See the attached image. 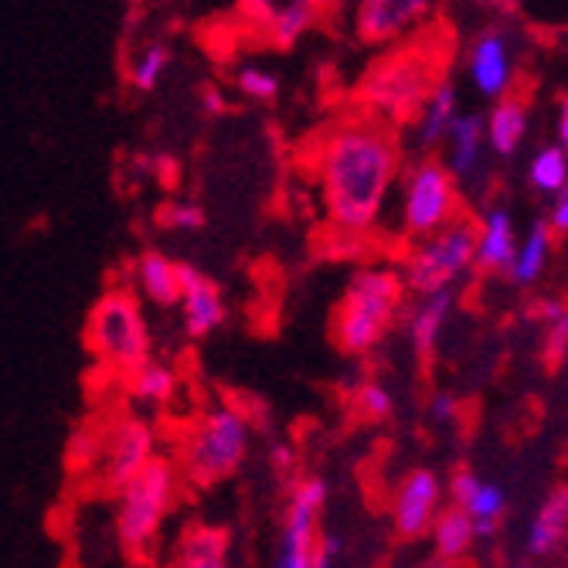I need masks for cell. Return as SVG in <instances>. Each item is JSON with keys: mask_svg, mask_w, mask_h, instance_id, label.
I'll use <instances>...</instances> for the list:
<instances>
[{"mask_svg": "<svg viewBox=\"0 0 568 568\" xmlns=\"http://www.w3.org/2000/svg\"><path fill=\"white\" fill-rule=\"evenodd\" d=\"M402 150L385 120H347L321 150V187L327 215L344 235H368L392 197Z\"/></svg>", "mask_w": 568, "mask_h": 568, "instance_id": "obj_1", "label": "cell"}, {"mask_svg": "<svg viewBox=\"0 0 568 568\" xmlns=\"http://www.w3.org/2000/svg\"><path fill=\"white\" fill-rule=\"evenodd\" d=\"M439 82V55L433 44H408L385 55L361 82V102L385 123L416 120Z\"/></svg>", "mask_w": 568, "mask_h": 568, "instance_id": "obj_2", "label": "cell"}, {"mask_svg": "<svg viewBox=\"0 0 568 568\" xmlns=\"http://www.w3.org/2000/svg\"><path fill=\"white\" fill-rule=\"evenodd\" d=\"M405 296L395 270H357L334 317V341L344 354H368L388 334Z\"/></svg>", "mask_w": 568, "mask_h": 568, "instance_id": "obj_3", "label": "cell"}, {"mask_svg": "<svg viewBox=\"0 0 568 568\" xmlns=\"http://www.w3.org/2000/svg\"><path fill=\"white\" fill-rule=\"evenodd\" d=\"M174 490L178 470L158 456L116 490V538L130 558L143 561L153 541H158L168 510L174 504Z\"/></svg>", "mask_w": 568, "mask_h": 568, "instance_id": "obj_4", "label": "cell"}, {"mask_svg": "<svg viewBox=\"0 0 568 568\" xmlns=\"http://www.w3.org/2000/svg\"><path fill=\"white\" fill-rule=\"evenodd\" d=\"M248 453V419L239 408L222 405L204 416L181 449L184 477L197 487H212L219 480H229Z\"/></svg>", "mask_w": 568, "mask_h": 568, "instance_id": "obj_5", "label": "cell"}, {"mask_svg": "<svg viewBox=\"0 0 568 568\" xmlns=\"http://www.w3.org/2000/svg\"><path fill=\"white\" fill-rule=\"evenodd\" d=\"M85 344L102 365L120 368L126 375L150 361V327L136 300L123 290L102 296L89 314Z\"/></svg>", "mask_w": 568, "mask_h": 568, "instance_id": "obj_6", "label": "cell"}, {"mask_svg": "<svg viewBox=\"0 0 568 568\" xmlns=\"http://www.w3.org/2000/svg\"><path fill=\"white\" fill-rule=\"evenodd\" d=\"M477 266V225L467 219H453L439 232L416 239L405 255V286L412 293H433L453 286Z\"/></svg>", "mask_w": 568, "mask_h": 568, "instance_id": "obj_7", "label": "cell"}, {"mask_svg": "<svg viewBox=\"0 0 568 568\" xmlns=\"http://www.w3.org/2000/svg\"><path fill=\"white\" fill-rule=\"evenodd\" d=\"M459 219L456 178L439 161L412 164L402 181V232L408 239H426Z\"/></svg>", "mask_w": 568, "mask_h": 568, "instance_id": "obj_8", "label": "cell"}, {"mask_svg": "<svg viewBox=\"0 0 568 568\" xmlns=\"http://www.w3.org/2000/svg\"><path fill=\"white\" fill-rule=\"evenodd\" d=\"M327 504V480L324 477H300L290 507L283 514V531H280V568H310L314 565V548L321 538V510Z\"/></svg>", "mask_w": 568, "mask_h": 568, "instance_id": "obj_9", "label": "cell"}, {"mask_svg": "<svg viewBox=\"0 0 568 568\" xmlns=\"http://www.w3.org/2000/svg\"><path fill=\"white\" fill-rule=\"evenodd\" d=\"M436 0H357L354 31L365 44H392L416 31Z\"/></svg>", "mask_w": 568, "mask_h": 568, "instance_id": "obj_10", "label": "cell"}, {"mask_svg": "<svg viewBox=\"0 0 568 568\" xmlns=\"http://www.w3.org/2000/svg\"><path fill=\"white\" fill-rule=\"evenodd\" d=\"M443 480L433 470H412L392 500V521L402 538H423L429 535L436 514L443 510Z\"/></svg>", "mask_w": 568, "mask_h": 568, "instance_id": "obj_11", "label": "cell"}, {"mask_svg": "<svg viewBox=\"0 0 568 568\" xmlns=\"http://www.w3.org/2000/svg\"><path fill=\"white\" fill-rule=\"evenodd\" d=\"M181 276V310H184V331L191 337H209L215 327L225 324V296L212 276H204L191 263H178Z\"/></svg>", "mask_w": 568, "mask_h": 568, "instance_id": "obj_12", "label": "cell"}, {"mask_svg": "<svg viewBox=\"0 0 568 568\" xmlns=\"http://www.w3.org/2000/svg\"><path fill=\"white\" fill-rule=\"evenodd\" d=\"M153 429L140 419H126L113 429L110 443L102 446V459H106V467H102V480H106L110 490H120L133 474H140L146 463L153 459Z\"/></svg>", "mask_w": 568, "mask_h": 568, "instance_id": "obj_13", "label": "cell"}, {"mask_svg": "<svg viewBox=\"0 0 568 568\" xmlns=\"http://www.w3.org/2000/svg\"><path fill=\"white\" fill-rule=\"evenodd\" d=\"M467 75L480 95L487 99L507 95L514 82V59H510V41L504 31L490 28L477 34V41L467 51Z\"/></svg>", "mask_w": 568, "mask_h": 568, "instance_id": "obj_14", "label": "cell"}, {"mask_svg": "<svg viewBox=\"0 0 568 568\" xmlns=\"http://www.w3.org/2000/svg\"><path fill=\"white\" fill-rule=\"evenodd\" d=\"M514 252H518V229L504 204H490L477 222V270L507 273Z\"/></svg>", "mask_w": 568, "mask_h": 568, "instance_id": "obj_15", "label": "cell"}, {"mask_svg": "<svg viewBox=\"0 0 568 568\" xmlns=\"http://www.w3.org/2000/svg\"><path fill=\"white\" fill-rule=\"evenodd\" d=\"M446 168L453 171L456 181H467L474 174H480L484 153L487 146V116L484 113H459L449 136H446Z\"/></svg>", "mask_w": 568, "mask_h": 568, "instance_id": "obj_16", "label": "cell"}, {"mask_svg": "<svg viewBox=\"0 0 568 568\" xmlns=\"http://www.w3.org/2000/svg\"><path fill=\"white\" fill-rule=\"evenodd\" d=\"M565 538H568V487H555L528 525L525 551L528 558H551L561 555Z\"/></svg>", "mask_w": 568, "mask_h": 568, "instance_id": "obj_17", "label": "cell"}, {"mask_svg": "<svg viewBox=\"0 0 568 568\" xmlns=\"http://www.w3.org/2000/svg\"><path fill=\"white\" fill-rule=\"evenodd\" d=\"M453 306H456V293L453 286L446 290H433V293H423L419 306L412 310V317H408V341L412 347H416L423 357H429L453 317Z\"/></svg>", "mask_w": 568, "mask_h": 568, "instance_id": "obj_18", "label": "cell"}, {"mask_svg": "<svg viewBox=\"0 0 568 568\" xmlns=\"http://www.w3.org/2000/svg\"><path fill=\"white\" fill-rule=\"evenodd\" d=\"M459 116V95L456 85L449 79H439L426 99V106L416 116V143L423 150H436L439 143H446L453 123Z\"/></svg>", "mask_w": 568, "mask_h": 568, "instance_id": "obj_19", "label": "cell"}, {"mask_svg": "<svg viewBox=\"0 0 568 568\" xmlns=\"http://www.w3.org/2000/svg\"><path fill=\"white\" fill-rule=\"evenodd\" d=\"M528 136V106L514 95L494 99V110L487 113V146L497 158H514Z\"/></svg>", "mask_w": 568, "mask_h": 568, "instance_id": "obj_20", "label": "cell"}, {"mask_svg": "<svg viewBox=\"0 0 568 568\" xmlns=\"http://www.w3.org/2000/svg\"><path fill=\"white\" fill-rule=\"evenodd\" d=\"M229 561V531L212 525L187 528L174 545V565L181 568H222Z\"/></svg>", "mask_w": 568, "mask_h": 568, "instance_id": "obj_21", "label": "cell"}, {"mask_svg": "<svg viewBox=\"0 0 568 568\" xmlns=\"http://www.w3.org/2000/svg\"><path fill=\"white\" fill-rule=\"evenodd\" d=\"M433 535V548H436V558L439 561H459L467 558L470 548L477 545V528H474V518L463 507H443L436 514V521L429 528Z\"/></svg>", "mask_w": 568, "mask_h": 568, "instance_id": "obj_22", "label": "cell"}, {"mask_svg": "<svg viewBox=\"0 0 568 568\" xmlns=\"http://www.w3.org/2000/svg\"><path fill=\"white\" fill-rule=\"evenodd\" d=\"M551 242H555V232L548 222H535L528 229L525 239H518V252H514V260L507 266V276L510 283L518 286H535L551 260Z\"/></svg>", "mask_w": 568, "mask_h": 568, "instance_id": "obj_23", "label": "cell"}, {"mask_svg": "<svg viewBox=\"0 0 568 568\" xmlns=\"http://www.w3.org/2000/svg\"><path fill=\"white\" fill-rule=\"evenodd\" d=\"M136 280L143 293L158 306H178L181 303V276L178 263H171L161 252H143L136 263Z\"/></svg>", "mask_w": 568, "mask_h": 568, "instance_id": "obj_24", "label": "cell"}, {"mask_svg": "<svg viewBox=\"0 0 568 568\" xmlns=\"http://www.w3.org/2000/svg\"><path fill=\"white\" fill-rule=\"evenodd\" d=\"M528 181H531L535 191L551 194V197L558 191H565L568 187V150L561 143L541 146L531 158V164H528Z\"/></svg>", "mask_w": 568, "mask_h": 568, "instance_id": "obj_25", "label": "cell"}, {"mask_svg": "<svg viewBox=\"0 0 568 568\" xmlns=\"http://www.w3.org/2000/svg\"><path fill=\"white\" fill-rule=\"evenodd\" d=\"M459 507V504H456ZM463 510L474 518V528H477V538H487L497 531V521L504 518V510H507V494L500 484L494 480H480V487L470 494V500L463 504Z\"/></svg>", "mask_w": 568, "mask_h": 568, "instance_id": "obj_26", "label": "cell"}, {"mask_svg": "<svg viewBox=\"0 0 568 568\" xmlns=\"http://www.w3.org/2000/svg\"><path fill=\"white\" fill-rule=\"evenodd\" d=\"M317 8L310 4V0H286L283 8H276V18L270 21V38H273V44H280V48H290V44H296L310 28H314V21H317Z\"/></svg>", "mask_w": 568, "mask_h": 568, "instance_id": "obj_27", "label": "cell"}, {"mask_svg": "<svg viewBox=\"0 0 568 568\" xmlns=\"http://www.w3.org/2000/svg\"><path fill=\"white\" fill-rule=\"evenodd\" d=\"M178 388V378L171 368L158 365V361H143L140 368L130 372V395L136 402H146V405H161L174 395Z\"/></svg>", "mask_w": 568, "mask_h": 568, "instance_id": "obj_28", "label": "cell"}, {"mask_svg": "<svg viewBox=\"0 0 568 568\" xmlns=\"http://www.w3.org/2000/svg\"><path fill=\"white\" fill-rule=\"evenodd\" d=\"M538 317L545 321V361L561 365L568 354V306L561 300H541Z\"/></svg>", "mask_w": 568, "mask_h": 568, "instance_id": "obj_29", "label": "cell"}, {"mask_svg": "<svg viewBox=\"0 0 568 568\" xmlns=\"http://www.w3.org/2000/svg\"><path fill=\"white\" fill-rule=\"evenodd\" d=\"M168 62H171V51H168L164 44H150V48H143L140 55L133 59V65H130V85L140 89V92L158 89V82H161L164 72H168Z\"/></svg>", "mask_w": 568, "mask_h": 568, "instance_id": "obj_30", "label": "cell"}, {"mask_svg": "<svg viewBox=\"0 0 568 568\" xmlns=\"http://www.w3.org/2000/svg\"><path fill=\"white\" fill-rule=\"evenodd\" d=\"M235 82H239L242 95H248V99H255V102H270V99L280 95V79H276L273 72H266V69L245 65V69L235 75Z\"/></svg>", "mask_w": 568, "mask_h": 568, "instance_id": "obj_31", "label": "cell"}, {"mask_svg": "<svg viewBox=\"0 0 568 568\" xmlns=\"http://www.w3.org/2000/svg\"><path fill=\"white\" fill-rule=\"evenodd\" d=\"M357 408H361V416L365 419H388L392 416V408H395V398L392 392L382 385V382H365L357 388Z\"/></svg>", "mask_w": 568, "mask_h": 568, "instance_id": "obj_32", "label": "cell"}, {"mask_svg": "<svg viewBox=\"0 0 568 568\" xmlns=\"http://www.w3.org/2000/svg\"><path fill=\"white\" fill-rule=\"evenodd\" d=\"M164 225L168 229H181V232H201L204 229V209L194 201H178V204H168L161 212Z\"/></svg>", "mask_w": 568, "mask_h": 568, "instance_id": "obj_33", "label": "cell"}, {"mask_svg": "<svg viewBox=\"0 0 568 568\" xmlns=\"http://www.w3.org/2000/svg\"><path fill=\"white\" fill-rule=\"evenodd\" d=\"M102 446L106 443H99L92 433H75L72 443H69V459H72V467H92V463L102 456Z\"/></svg>", "mask_w": 568, "mask_h": 568, "instance_id": "obj_34", "label": "cell"}, {"mask_svg": "<svg viewBox=\"0 0 568 568\" xmlns=\"http://www.w3.org/2000/svg\"><path fill=\"white\" fill-rule=\"evenodd\" d=\"M341 555H344V538L337 531H321L317 548H314V565L310 568H331L341 561Z\"/></svg>", "mask_w": 568, "mask_h": 568, "instance_id": "obj_35", "label": "cell"}, {"mask_svg": "<svg viewBox=\"0 0 568 568\" xmlns=\"http://www.w3.org/2000/svg\"><path fill=\"white\" fill-rule=\"evenodd\" d=\"M239 14L255 28H270L276 18V0H239Z\"/></svg>", "mask_w": 568, "mask_h": 568, "instance_id": "obj_36", "label": "cell"}, {"mask_svg": "<svg viewBox=\"0 0 568 568\" xmlns=\"http://www.w3.org/2000/svg\"><path fill=\"white\" fill-rule=\"evenodd\" d=\"M480 480H484V477H477L474 470H456L453 480H449V500L463 507V504L470 500V494L480 487Z\"/></svg>", "mask_w": 568, "mask_h": 568, "instance_id": "obj_37", "label": "cell"}, {"mask_svg": "<svg viewBox=\"0 0 568 568\" xmlns=\"http://www.w3.org/2000/svg\"><path fill=\"white\" fill-rule=\"evenodd\" d=\"M429 416H433L436 423H453V419L459 416V398L449 395V392H436V395L429 398Z\"/></svg>", "mask_w": 568, "mask_h": 568, "instance_id": "obj_38", "label": "cell"}, {"mask_svg": "<svg viewBox=\"0 0 568 568\" xmlns=\"http://www.w3.org/2000/svg\"><path fill=\"white\" fill-rule=\"evenodd\" d=\"M548 225H551L555 235H568V187L555 194L551 212H548Z\"/></svg>", "mask_w": 568, "mask_h": 568, "instance_id": "obj_39", "label": "cell"}, {"mask_svg": "<svg viewBox=\"0 0 568 568\" xmlns=\"http://www.w3.org/2000/svg\"><path fill=\"white\" fill-rule=\"evenodd\" d=\"M270 459H273V467H276V470H290L293 463H296V453H293L290 443H276V446L270 449Z\"/></svg>", "mask_w": 568, "mask_h": 568, "instance_id": "obj_40", "label": "cell"}, {"mask_svg": "<svg viewBox=\"0 0 568 568\" xmlns=\"http://www.w3.org/2000/svg\"><path fill=\"white\" fill-rule=\"evenodd\" d=\"M201 106H204V113H209V116H219L222 110H225V99H222V92L219 89H204L201 92Z\"/></svg>", "mask_w": 568, "mask_h": 568, "instance_id": "obj_41", "label": "cell"}, {"mask_svg": "<svg viewBox=\"0 0 568 568\" xmlns=\"http://www.w3.org/2000/svg\"><path fill=\"white\" fill-rule=\"evenodd\" d=\"M558 143L568 150V99H561V110H558Z\"/></svg>", "mask_w": 568, "mask_h": 568, "instance_id": "obj_42", "label": "cell"}, {"mask_svg": "<svg viewBox=\"0 0 568 568\" xmlns=\"http://www.w3.org/2000/svg\"><path fill=\"white\" fill-rule=\"evenodd\" d=\"M310 4H314L317 11H334V8L344 4V0H310Z\"/></svg>", "mask_w": 568, "mask_h": 568, "instance_id": "obj_43", "label": "cell"}, {"mask_svg": "<svg viewBox=\"0 0 568 568\" xmlns=\"http://www.w3.org/2000/svg\"><path fill=\"white\" fill-rule=\"evenodd\" d=\"M487 4H494V8H500V11H510V8H514V0H487Z\"/></svg>", "mask_w": 568, "mask_h": 568, "instance_id": "obj_44", "label": "cell"}, {"mask_svg": "<svg viewBox=\"0 0 568 568\" xmlns=\"http://www.w3.org/2000/svg\"><path fill=\"white\" fill-rule=\"evenodd\" d=\"M561 558L568 561V538H565V545H561Z\"/></svg>", "mask_w": 568, "mask_h": 568, "instance_id": "obj_45", "label": "cell"}]
</instances>
